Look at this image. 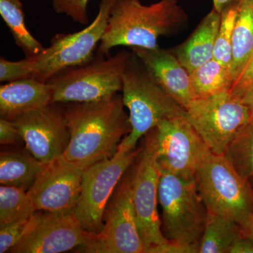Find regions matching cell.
I'll return each instance as SVG.
<instances>
[{"instance_id": "1", "label": "cell", "mask_w": 253, "mask_h": 253, "mask_svg": "<svg viewBox=\"0 0 253 253\" xmlns=\"http://www.w3.org/2000/svg\"><path fill=\"white\" fill-rule=\"evenodd\" d=\"M125 108L122 95L118 93L97 101L69 103L64 114L70 141L61 158L85 169L113 157L131 131Z\"/></svg>"}, {"instance_id": "2", "label": "cell", "mask_w": 253, "mask_h": 253, "mask_svg": "<svg viewBox=\"0 0 253 253\" xmlns=\"http://www.w3.org/2000/svg\"><path fill=\"white\" fill-rule=\"evenodd\" d=\"M187 21L178 0H160L150 5L139 0H117L96 54L109 56L118 46L154 49L159 46V38L174 34Z\"/></svg>"}, {"instance_id": "3", "label": "cell", "mask_w": 253, "mask_h": 253, "mask_svg": "<svg viewBox=\"0 0 253 253\" xmlns=\"http://www.w3.org/2000/svg\"><path fill=\"white\" fill-rule=\"evenodd\" d=\"M121 91L125 106L129 110L131 129L117 152L135 149L138 141L163 120L186 113L159 86L133 51L123 73Z\"/></svg>"}, {"instance_id": "4", "label": "cell", "mask_w": 253, "mask_h": 253, "mask_svg": "<svg viewBox=\"0 0 253 253\" xmlns=\"http://www.w3.org/2000/svg\"><path fill=\"white\" fill-rule=\"evenodd\" d=\"M161 172L158 204L162 210L163 235L169 242L185 250L186 253H198L208 211L196 181L182 179L162 169Z\"/></svg>"}, {"instance_id": "5", "label": "cell", "mask_w": 253, "mask_h": 253, "mask_svg": "<svg viewBox=\"0 0 253 253\" xmlns=\"http://www.w3.org/2000/svg\"><path fill=\"white\" fill-rule=\"evenodd\" d=\"M141 151L131 167V195L145 253H186L163 235L158 211L161 169L154 129L144 136Z\"/></svg>"}, {"instance_id": "6", "label": "cell", "mask_w": 253, "mask_h": 253, "mask_svg": "<svg viewBox=\"0 0 253 253\" xmlns=\"http://www.w3.org/2000/svg\"><path fill=\"white\" fill-rule=\"evenodd\" d=\"M195 181L208 211L243 224L253 214V186L224 155L209 151L200 163Z\"/></svg>"}, {"instance_id": "7", "label": "cell", "mask_w": 253, "mask_h": 253, "mask_svg": "<svg viewBox=\"0 0 253 253\" xmlns=\"http://www.w3.org/2000/svg\"><path fill=\"white\" fill-rule=\"evenodd\" d=\"M132 54L123 49L113 56L95 55L89 62L68 68L46 82L52 103L89 102L122 91L123 76Z\"/></svg>"}, {"instance_id": "8", "label": "cell", "mask_w": 253, "mask_h": 253, "mask_svg": "<svg viewBox=\"0 0 253 253\" xmlns=\"http://www.w3.org/2000/svg\"><path fill=\"white\" fill-rule=\"evenodd\" d=\"M117 0H101L99 11L90 24L81 31L52 37L48 47L31 59L32 78L46 83L68 68L94 59L95 50L104 36L113 5Z\"/></svg>"}, {"instance_id": "9", "label": "cell", "mask_w": 253, "mask_h": 253, "mask_svg": "<svg viewBox=\"0 0 253 253\" xmlns=\"http://www.w3.org/2000/svg\"><path fill=\"white\" fill-rule=\"evenodd\" d=\"M186 111L208 149L217 155H225L231 143L252 118L249 106L230 91L197 98Z\"/></svg>"}, {"instance_id": "10", "label": "cell", "mask_w": 253, "mask_h": 253, "mask_svg": "<svg viewBox=\"0 0 253 253\" xmlns=\"http://www.w3.org/2000/svg\"><path fill=\"white\" fill-rule=\"evenodd\" d=\"M141 146L100 161L84 169L81 196L75 208L84 231L97 235L104 227V214L110 198L126 171L134 164Z\"/></svg>"}, {"instance_id": "11", "label": "cell", "mask_w": 253, "mask_h": 253, "mask_svg": "<svg viewBox=\"0 0 253 253\" xmlns=\"http://www.w3.org/2000/svg\"><path fill=\"white\" fill-rule=\"evenodd\" d=\"M131 167L110 198L104 214V227L93 234L85 253H145L131 195Z\"/></svg>"}, {"instance_id": "12", "label": "cell", "mask_w": 253, "mask_h": 253, "mask_svg": "<svg viewBox=\"0 0 253 253\" xmlns=\"http://www.w3.org/2000/svg\"><path fill=\"white\" fill-rule=\"evenodd\" d=\"M154 131L160 169L187 180L195 179L200 163L211 151L187 114L163 120Z\"/></svg>"}, {"instance_id": "13", "label": "cell", "mask_w": 253, "mask_h": 253, "mask_svg": "<svg viewBox=\"0 0 253 253\" xmlns=\"http://www.w3.org/2000/svg\"><path fill=\"white\" fill-rule=\"evenodd\" d=\"M93 234L82 228L74 213L37 211L28 221L22 236L11 253H59L83 251Z\"/></svg>"}, {"instance_id": "14", "label": "cell", "mask_w": 253, "mask_h": 253, "mask_svg": "<svg viewBox=\"0 0 253 253\" xmlns=\"http://www.w3.org/2000/svg\"><path fill=\"white\" fill-rule=\"evenodd\" d=\"M54 104L27 111L13 120L26 149L46 166L61 158L70 141L64 110Z\"/></svg>"}, {"instance_id": "15", "label": "cell", "mask_w": 253, "mask_h": 253, "mask_svg": "<svg viewBox=\"0 0 253 253\" xmlns=\"http://www.w3.org/2000/svg\"><path fill=\"white\" fill-rule=\"evenodd\" d=\"M84 171L62 158L47 165L27 191L37 211L73 212L81 196Z\"/></svg>"}, {"instance_id": "16", "label": "cell", "mask_w": 253, "mask_h": 253, "mask_svg": "<svg viewBox=\"0 0 253 253\" xmlns=\"http://www.w3.org/2000/svg\"><path fill=\"white\" fill-rule=\"evenodd\" d=\"M156 83L186 110L197 99L188 72L170 49L131 48Z\"/></svg>"}, {"instance_id": "17", "label": "cell", "mask_w": 253, "mask_h": 253, "mask_svg": "<svg viewBox=\"0 0 253 253\" xmlns=\"http://www.w3.org/2000/svg\"><path fill=\"white\" fill-rule=\"evenodd\" d=\"M52 104V89L47 83L34 79L10 82L0 86V116L13 121L16 116Z\"/></svg>"}, {"instance_id": "18", "label": "cell", "mask_w": 253, "mask_h": 253, "mask_svg": "<svg viewBox=\"0 0 253 253\" xmlns=\"http://www.w3.org/2000/svg\"><path fill=\"white\" fill-rule=\"evenodd\" d=\"M220 21V13L212 8L184 42L170 49L189 73L213 59Z\"/></svg>"}, {"instance_id": "19", "label": "cell", "mask_w": 253, "mask_h": 253, "mask_svg": "<svg viewBox=\"0 0 253 253\" xmlns=\"http://www.w3.org/2000/svg\"><path fill=\"white\" fill-rule=\"evenodd\" d=\"M46 166L38 161L28 149L1 153L0 156L1 185L15 186L28 191Z\"/></svg>"}, {"instance_id": "20", "label": "cell", "mask_w": 253, "mask_h": 253, "mask_svg": "<svg viewBox=\"0 0 253 253\" xmlns=\"http://www.w3.org/2000/svg\"><path fill=\"white\" fill-rule=\"evenodd\" d=\"M253 54V0H242L234 26L231 71L234 82Z\"/></svg>"}, {"instance_id": "21", "label": "cell", "mask_w": 253, "mask_h": 253, "mask_svg": "<svg viewBox=\"0 0 253 253\" xmlns=\"http://www.w3.org/2000/svg\"><path fill=\"white\" fill-rule=\"evenodd\" d=\"M241 235L239 223L208 211L198 253H228L231 245Z\"/></svg>"}, {"instance_id": "22", "label": "cell", "mask_w": 253, "mask_h": 253, "mask_svg": "<svg viewBox=\"0 0 253 253\" xmlns=\"http://www.w3.org/2000/svg\"><path fill=\"white\" fill-rule=\"evenodd\" d=\"M0 15L9 28L15 43L23 50L26 58L36 56L45 49L28 31L23 4L20 0H0Z\"/></svg>"}, {"instance_id": "23", "label": "cell", "mask_w": 253, "mask_h": 253, "mask_svg": "<svg viewBox=\"0 0 253 253\" xmlns=\"http://www.w3.org/2000/svg\"><path fill=\"white\" fill-rule=\"evenodd\" d=\"M193 89L197 98H206L230 91L234 76L230 68L212 59L190 73Z\"/></svg>"}, {"instance_id": "24", "label": "cell", "mask_w": 253, "mask_h": 253, "mask_svg": "<svg viewBox=\"0 0 253 253\" xmlns=\"http://www.w3.org/2000/svg\"><path fill=\"white\" fill-rule=\"evenodd\" d=\"M36 212L27 191L15 186H0V226L30 219Z\"/></svg>"}, {"instance_id": "25", "label": "cell", "mask_w": 253, "mask_h": 253, "mask_svg": "<svg viewBox=\"0 0 253 253\" xmlns=\"http://www.w3.org/2000/svg\"><path fill=\"white\" fill-rule=\"evenodd\" d=\"M224 156L241 176L253 180V119L236 136Z\"/></svg>"}, {"instance_id": "26", "label": "cell", "mask_w": 253, "mask_h": 253, "mask_svg": "<svg viewBox=\"0 0 253 253\" xmlns=\"http://www.w3.org/2000/svg\"><path fill=\"white\" fill-rule=\"evenodd\" d=\"M239 4L240 2H238L229 5L221 11L220 25L213 54V59L230 70L232 63L233 36Z\"/></svg>"}, {"instance_id": "27", "label": "cell", "mask_w": 253, "mask_h": 253, "mask_svg": "<svg viewBox=\"0 0 253 253\" xmlns=\"http://www.w3.org/2000/svg\"><path fill=\"white\" fill-rule=\"evenodd\" d=\"M31 58L12 61L1 57L0 59V81L10 82L32 78Z\"/></svg>"}, {"instance_id": "28", "label": "cell", "mask_w": 253, "mask_h": 253, "mask_svg": "<svg viewBox=\"0 0 253 253\" xmlns=\"http://www.w3.org/2000/svg\"><path fill=\"white\" fill-rule=\"evenodd\" d=\"M89 0H53V9L59 14H66L75 22L89 25L87 4Z\"/></svg>"}, {"instance_id": "29", "label": "cell", "mask_w": 253, "mask_h": 253, "mask_svg": "<svg viewBox=\"0 0 253 253\" xmlns=\"http://www.w3.org/2000/svg\"><path fill=\"white\" fill-rule=\"evenodd\" d=\"M30 219L0 226V253L9 252L21 239Z\"/></svg>"}, {"instance_id": "30", "label": "cell", "mask_w": 253, "mask_h": 253, "mask_svg": "<svg viewBox=\"0 0 253 253\" xmlns=\"http://www.w3.org/2000/svg\"><path fill=\"white\" fill-rule=\"evenodd\" d=\"M23 140L14 121L1 118L0 119V143L1 145L14 144Z\"/></svg>"}, {"instance_id": "31", "label": "cell", "mask_w": 253, "mask_h": 253, "mask_svg": "<svg viewBox=\"0 0 253 253\" xmlns=\"http://www.w3.org/2000/svg\"><path fill=\"white\" fill-rule=\"evenodd\" d=\"M252 83H253V54L243 72L234 82L230 90L231 92L234 94H239Z\"/></svg>"}, {"instance_id": "32", "label": "cell", "mask_w": 253, "mask_h": 253, "mask_svg": "<svg viewBox=\"0 0 253 253\" xmlns=\"http://www.w3.org/2000/svg\"><path fill=\"white\" fill-rule=\"evenodd\" d=\"M229 253H253V240L241 234L231 245Z\"/></svg>"}, {"instance_id": "33", "label": "cell", "mask_w": 253, "mask_h": 253, "mask_svg": "<svg viewBox=\"0 0 253 253\" xmlns=\"http://www.w3.org/2000/svg\"><path fill=\"white\" fill-rule=\"evenodd\" d=\"M235 95L241 98L245 104L249 106V109H251V113H252V118L251 119H253V83L250 84L247 88L241 91L239 94Z\"/></svg>"}, {"instance_id": "34", "label": "cell", "mask_w": 253, "mask_h": 253, "mask_svg": "<svg viewBox=\"0 0 253 253\" xmlns=\"http://www.w3.org/2000/svg\"><path fill=\"white\" fill-rule=\"evenodd\" d=\"M241 228V232L243 235L253 240V214L243 224H239Z\"/></svg>"}, {"instance_id": "35", "label": "cell", "mask_w": 253, "mask_h": 253, "mask_svg": "<svg viewBox=\"0 0 253 253\" xmlns=\"http://www.w3.org/2000/svg\"><path fill=\"white\" fill-rule=\"evenodd\" d=\"M213 7L217 12L221 13L229 5L241 2L242 0H212Z\"/></svg>"}, {"instance_id": "36", "label": "cell", "mask_w": 253, "mask_h": 253, "mask_svg": "<svg viewBox=\"0 0 253 253\" xmlns=\"http://www.w3.org/2000/svg\"><path fill=\"white\" fill-rule=\"evenodd\" d=\"M251 184H252V185H253V180L251 181Z\"/></svg>"}]
</instances>
